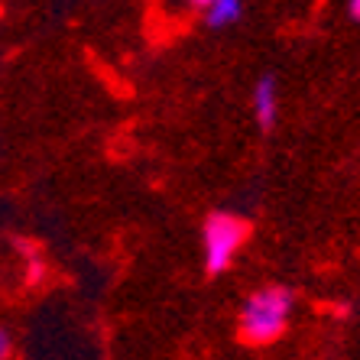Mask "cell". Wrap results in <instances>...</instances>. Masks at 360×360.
Wrapping results in <instances>:
<instances>
[{
	"mask_svg": "<svg viewBox=\"0 0 360 360\" xmlns=\"http://www.w3.org/2000/svg\"><path fill=\"white\" fill-rule=\"evenodd\" d=\"M289 311H292V292L289 289H283V285L257 289L250 299L243 302L240 321H237V331H240L243 344L247 347L273 344L285 331V325H289Z\"/></svg>",
	"mask_w": 360,
	"mask_h": 360,
	"instance_id": "obj_1",
	"label": "cell"
},
{
	"mask_svg": "<svg viewBox=\"0 0 360 360\" xmlns=\"http://www.w3.org/2000/svg\"><path fill=\"white\" fill-rule=\"evenodd\" d=\"M247 221L231 214V211H214L208 221H205V231H201V247H205V269L211 276H218L231 266V260L237 257V250L247 240Z\"/></svg>",
	"mask_w": 360,
	"mask_h": 360,
	"instance_id": "obj_2",
	"label": "cell"
},
{
	"mask_svg": "<svg viewBox=\"0 0 360 360\" xmlns=\"http://www.w3.org/2000/svg\"><path fill=\"white\" fill-rule=\"evenodd\" d=\"M253 117H257V127L263 134L276 127L279 117V94H276V78L263 75L260 82L253 84Z\"/></svg>",
	"mask_w": 360,
	"mask_h": 360,
	"instance_id": "obj_3",
	"label": "cell"
},
{
	"mask_svg": "<svg viewBox=\"0 0 360 360\" xmlns=\"http://www.w3.org/2000/svg\"><path fill=\"white\" fill-rule=\"evenodd\" d=\"M201 13H205V23L211 30H224V26L237 23L243 17V0H211Z\"/></svg>",
	"mask_w": 360,
	"mask_h": 360,
	"instance_id": "obj_4",
	"label": "cell"
},
{
	"mask_svg": "<svg viewBox=\"0 0 360 360\" xmlns=\"http://www.w3.org/2000/svg\"><path fill=\"white\" fill-rule=\"evenodd\" d=\"M7 354H10V331L0 328V357H7Z\"/></svg>",
	"mask_w": 360,
	"mask_h": 360,
	"instance_id": "obj_5",
	"label": "cell"
},
{
	"mask_svg": "<svg viewBox=\"0 0 360 360\" xmlns=\"http://www.w3.org/2000/svg\"><path fill=\"white\" fill-rule=\"evenodd\" d=\"M347 13H351V20L360 23V0H347Z\"/></svg>",
	"mask_w": 360,
	"mask_h": 360,
	"instance_id": "obj_6",
	"label": "cell"
},
{
	"mask_svg": "<svg viewBox=\"0 0 360 360\" xmlns=\"http://www.w3.org/2000/svg\"><path fill=\"white\" fill-rule=\"evenodd\" d=\"M208 4H211V0H188V7H195V10H205Z\"/></svg>",
	"mask_w": 360,
	"mask_h": 360,
	"instance_id": "obj_7",
	"label": "cell"
}]
</instances>
